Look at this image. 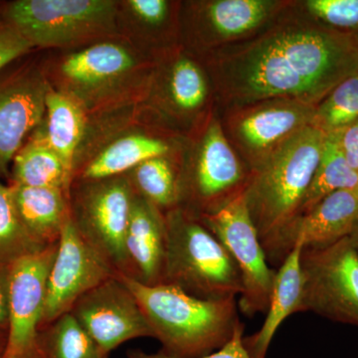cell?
Listing matches in <instances>:
<instances>
[{
	"label": "cell",
	"instance_id": "obj_3",
	"mask_svg": "<svg viewBox=\"0 0 358 358\" xmlns=\"http://www.w3.org/2000/svg\"><path fill=\"white\" fill-rule=\"evenodd\" d=\"M117 277L134 294L160 350L176 358H199L229 343L244 327L236 299L203 300L173 285H145L128 275Z\"/></svg>",
	"mask_w": 358,
	"mask_h": 358
},
{
	"label": "cell",
	"instance_id": "obj_34",
	"mask_svg": "<svg viewBox=\"0 0 358 358\" xmlns=\"http://www.w3.org/2000/svg\"><path fill=\"white\" fill-rule=\"evenodd\" d=\"M339 143L348 164L358 171V120L339 131Z\"/></svg>",
	"mask_w": 358,
	"mask_h": 358
},
{
	"label": "cell",
	"instance_id": "obj_22",
	"mask_svg": "<svg viewBox=\"0 0 358 358\" xmlns=\"http://www.w3.org/2000/svg\"><path fill=\"white\" fill-rule=\"evenodd\" d=\"M301 245L292 251L275 271L267 317L257 333L244 338L252 358H266L268 348L282 322L294 313L303 312V280L301 270Z\"/></svg>",
	"mask_w": 358,
	"mask_h": 358
},
{
	"label": "cell",
	"instance_id": "obj_12",
	"mask_svg": "<svg viewBox=\"0 0 358 358\" xmlns=\"http://www.w3.org/2000/svg\"><path fill=\"white\" fill-rule=\"evenodd\" d=\"M199 220L225 246L239 270L243 288L238 301L240 312L250 317L266 313L277 270L268 262L243 192Z\"/></svg>",
	"mask_w": 358,
	"mask_h": 358
},
{
	"label": "cell",
	"instance_id": "obj_14",
	"mask_svg": "<svg viewBox=\"0 0 358 358\" xmlns=\"http://www.w3.org/2000/svg\"><path fill=\"white\" fill-rule=\"evenodd\" d=\"M117 275L112 264L82 236L70 215L47 282L41 329L70 313L85 294Z\"/></svg>",
	"mask_w": 358,
	"mask_h": 358
},
{
	"label": "cell",
	"instance_id": "obj_40",
	"mask_svg": "<svg viewBox=\"0 0 358 358\" xmlns=\"http://www.w3.org/2000/svg\"><path fill=\"white\" fill-rule=\"evenodd\" d=\"M357 192V195H358V188H357V192Z\"/></svg>",
	"mask_w": 358,
	"mask_h": 358
},
{
	"label": "cell",
	"instance_id": "obj_6",
	"mask_svg": "<svg viewBox=\"0 0 358 358\" xmlns=\"http://www.w3.org/2000/svg\"><path fill=\"white\" fill-rule=\"evenodd\" d=\"M115 0H14L0 11L34 48L77 49L120 37Z\"/></svg>",
	"mask_w": 358,
	"mask_h": 358
},
{
	"label": "cell",
	"instance_id": "obj_26",
	"mask_svg": "<svg viewBox=\"0 0 358 358\" xmlns=\"http://www.w3.org/2000/svg\"><path fill=\"white\" fill-rule=\"evenodd\" d=\"M358 188V171L346 160L339 143V133L327 134L319 166L301 203L300 213L312 209L331 193Z\"/></svg>",
	"mask_w": 358,
	"mask_h": 358
},
{
	"label": "cell",
	"instance_id": "obj_2",
	"mask_svg": "<svg viewBox=\"0 0 358 358\" xmlns=\"http://www.w3.org/2000/svg\"><path fill=\"white\" fill-rule=\"evenodd\" d=\"M155 61L115 37L73 49L44 70L52 88L93 115L140 105Z\"/></svg>",
	"mask_w": 358,
	"mask_h": 358
},
{
	"label": "cell",
	"instance_id": "obj_18",
	"mask_svg": "<svg viewBox=\"0 0 358 358\" xmlns=\"http://www.w3.org/2000/svg\"><path fill=\"white\" fill-rule=\"evenodd\" d=\"M357 220V193L355 190L331 193L262 245L268 262L279 267L299 244L303 249L331 246L350 236Z\"/></svg>",
	"mask_w": 358,
	"mask_h": 358
},
{
	"label": "cell",
	"instance_id": "obj_32",
	"mask_svg": "<svg viewBox=\"0 0 358 358\" xmlns=\"http://www.w3.org/2000/svg\"><path fill=\"white\" fill-rule=\"evenodd\" d=\"M31 50L29 42L0 16V71Z\"/></svg>",
	"mask_w": 358,
	"mask_h": 358
},
{
	"label": "cell",
	"instance_id": "obj_20",
	"mask_svg": "<svg viewBox=\"0 0 358 358\" xmlns=\"http://www.w3.org/2000/svg\"><path fill=\"white\" fill-rule=\"evenodd\" d=\"M129 274L145 285L162 284L166 253L164 213L154 204L134 194L126 240Z\"/></svg>",
	"mask_w": 358,
	"mask_h": 358
},
{
	"label": "cell",
	"instance_id": "obj_35",
	"mask_svg": "<svg viewBox=\"0 0 358 358\" xmlns=\"http://www.w3.org/2000/svg\"><path fill=\"white\" fill-rule=\"evenodd\" d=\"M10 294V265H0V329L7 331Z\"/></svg>",
	"mask_w": 358,
	"mask_h": 358
},
{
	"label": "cell",
	"instance_id": "obj_30",
	"mask_svg": "<svg viewBox=\"0 0 358 358\" xmlns=\"http://www.w3.org/2000/svg\"><path fill=\"white\" fill-rule=\"evenodd\" d=\"M45 248L25 229L10 186L0 182V265H11L18 259Z\"/></svg>",
	"mask_w": 358,
	"mask_h": 358
},
{
	"label": "cell",
	"instance_id": "obj_5",
	"mask_svg": "<svg viewBox=\"0 0 358 358\" xmlns=\"http://www.w3.org/2000/svg\"><path fill=\"white\" fill-rule=\"evenodd\" d=\"M164 217L166 253L162 282L203 300L240 296L241 275L218 238L181 207L166 212Z\"/></svg>",
	"mask_w": 358,
	"mask_h": 358
},
{
	"label": "cell",
	"instance_id": "obj_29",
	"mask_svg": "<svg viewBox=\"0 0 358 358\" xmlns=\"http://www.w3.org/2000/svg\"><path fill=\"white\" fill-rule=\"evenodd\" d=\"M358 120V73L346 78L317 106L312 124L326 134L339 133Z\"/></svg>",
	"mask_w": 358,
	"mask_h": 358
},
{
	"label": "cell",
	"instance_id": "obj_21",
	"mask_svg": "<svg viewBox=\"0 0 358 358\" xmlns=\"http://www.w3.org/2000/svg\"><path fill=\"white\" fill-rule=\"evenodd\" d=\"M173 143L166 138L138 129H127L124 133L115 134L98 148L82 167L76 179L96 180L122 176L145 160L173 155Z\"/></svg>",
	"mask_w": 358,
	"mask_h": 358
},
{
	"label": "cell",
	"instance_id": "obj_31",
	"mask_svg": "<svg viewBox=\"0 0 358 358\" xmlns=\"http://www.w3.org/2000/svg\"><path fill=\"white\" fill-rule=\"evenodd\" d=\"M294 8L317 25L341 33H358V0H305L293 1Z\"/></svg>",
	"mask_w": 358,
	"mask_h": 358
},
{
	"label": "cell",
	"instance_id": "obj_39",
	"mask_svg": "<svg viewBox=\"0 0 358 358\" xmlns=\"http://www.w3.org/2000/svg\"><path fill=\"white\" fill-rule=\"evenodd\" d=\"M4 348H6V346H0V358H2V355H3L4 352Z\"/></svg>",
	"mask_w": 358,
	"mask_h": 358
},
{
	"label": "cell",
	"instance_id": "obj_1",
	"mask_svg": "<svg viewBox=\"0 0 358 358\" xmlns=\"http://www.w3.org/2000/svg\"><path fill=\"white\" fill-rule=\"evenodd\" d=\"M199 59L223 110L275 99L317 106L358 73L352 37L308 20L293 1L255 36Z\"/></svg>",
	"mask_w": 358,
	"mask_h": 358
},
{
	"label": "cell",
	"instance_id": "obj_7",
	"mask_svg": "<svg viewBox=\"0 0 358 358\" xmlns=\"http://www.w3.org/2000/svg\"><path fill=\"white\" fill-rule=\"evenodd\" d=\"M189 157L179 164V205L196 217L214 213L244 192L250 173L213 110L199 129Z\"/></svg>",
	"mask_w": 358,
	"mask_h": 358
},
{
	"label": "cell",
	"instance_id": "obj_8",
	"mask_svg": "<svg viewBox=\"0 0 358 358\" xmlns=\"http://www.w3.org/2000/svg\"><path fill=\"white\" fill-rule=\"evenodd\" d=\"M210 79L196 56L178 46L157 59L145 98L138 106L164 129H199L213 112ZM215 102V101H214Z\"/></svg>",
	"mask_w": 358,
	"mask_h": 358
},
{
	"label": "cell",
	"instance_id": "obj_24",
	"mask_svg": "<svg viewBox=\"0 0 358 358\" xmlns=\"http://www.w3.org/2000/svg\"><path fill=\"white\" fill-rule=\"evenodd\" d=\"M89 115L80 103L57 90L49 89L46 112L41 124L52 150L75 180V162L88 127Z\"/></svg>",
	"mask_w": 358,
	"mask_h": 358
},
{
	"label": "cell",
	"instance_id": "obj_10",
	"mask_svg": "<svg viewBox=\"0 0 358 358\" xmlns=\"http://www.w3.org/2000/svg\"><path fill=\"white\" fill-rule=\"evenodd\" d=\"M127 174L96 180H76L70 192L71 218L82 236L117 271L129 275L124 240L134 199Z\"/></svg>",
	"mask_w": 358,
	"mask_h": 358
},
{
	"label": "cell",
	"instance_id": "obj_38",
	"mask_svg": "<svg viewBox=\"0 0 358 358\" xmlns=\"http://www.w3.org/2000/svg\"><path fill=\"white\" fill-rule=\"evenodd\" d=\"M352 37L353 40H355V43H357V47H358V33H357V34L352 35Z\"/></svg>",
	"mask_w": 358,
	"mask_h": 358
},
{
	"label": "cell",
	"instance_id": "obj_28",
	"mask_svg": "<svg viewBox=\"0 0 358 358\" xmlns=\"http://www.w3.org/2000/svg\"><path fill=\"white\" fill-rule=\"evenodd\" d=\"M39 346L41 358H109L72 313L40 331Z\"/></svg>",
	"mask_w": 358,
	"mask_h": 358
},
{
	"label": "cell",
	"instance_id": "obj_17",
	"mask_svg": "<svg viewBox=\"0 0 358 358\" xmlns=\"http://www.w3.org/2000/svg\"><path fill=\"white\" fill-rule=\"evenodd\" d=\"M50 87L44 68L35 64L0 77V176H7L25 138L43 122Z\"/></svg>",
	"mask_w": 358,
	"mask_h": 358
},
{
	"label": "cell",
	"instance_id": "obj_33",
	"mask_svg": "<svg viewBox=\"0 0 358 358\" xmlns=\"http://www.w3.org/2000/svg\"><path fill=\"white\" fill-rule=\"evenodd\" d=\"M244 327L238 329L234 336L220 350L199 358H252L244 345ZM128 358H176L169 357L162 352L147 353L141 350H131L128 352Z\"/></svg>",
	"mask_w": 358,
	"mask_h": 358
},
{
	"label": "cell",
	"instance_id": "obj_37",
	"mask_svg": "<svg viewBox=\"0 0 358 358\" xmlns=\"http://www.w3.org/2000/svg\"><path fill=\"white\" fill-rule=\"evenodd\" d=\"M6 331L0 329V346H6Z\"/></svg>",
	"mask_w": 358,
	"mask_h": 358
},
{
	"label": "cell",
	"instance_id": "obj_4",
	"mask_svg": "<svg viewBox=\"0 0 358 358\" xmlns=\"http://www.w3.org/2000/svg\"><path fill=\"white\" fill-rule=\"evenodd\" d=\"M326 136L315 127H306L251 173L243 194L262 245L300 213Z\"/></svg>",
	"mask_w": 358,
	"mask_h": 358
},
{
	"label": "cell",
	"instance_id": "obj_9",
	"mask_svg": "<svg viewBox=\"0 0 358 358\" xmlns=\"http://www.w3.org/2000/svg\"><path fill=\"white\" fill-rule=\"evenodd\" d=\"M282 0L179 2L178 44L197 58L251 38L288 6Z\"/></svg>",
	"mask_w": 358,
	"mask_h": 358
},
{
	"label": "cell",
	"instance_id": "obj_19",
	"mask_svg": "<svg viewBox=\"0 0 358 358\" xmlns=\"http://www.w3.org/2000/svg\"><path fill=\"white\" fill-rule=\"evenodd\" d=\"M179 2L167 0L117 1L120 37L157 59L178 44Z\"/></svg>",
	"mask_w": 358,
	"mask_h": 358
},
{
	"label": "cell",
	"instance_id": "obj_13",
	"mask_svg": "<svg viewBox=\"0 0 358 358\" xmlns=\"http://www.w3.org/2000/svg\"><path fill=\"white\" fill-rule=\"evenodd\" d=\"M303 312L358 327V253L350 236L322 249H301Z\"/></svg>",
	"mask_w": 358,
	"mask_h": 358
},
{
	"label": "cell",
	"instance_id": "obj_27",
	"mask_svg": "<svg viewBox=\"0 0 358 358\" xmlns=\"http://www.w3.org/2000/svg\"><path fill=\"white\" fill-rule=\"evenodd\" d=\"M179 164L171 155L157 157L126 174L136 194L166 213L179 205Z\"/></svg>",
	"mask_w": 358,
	"mask_h": 358
},
{
	"label": "cell",
	"instance_id": "obj_15",
	"mask_svg": "<svg viewBox=\"0 0 358 358\" xmlns=\"http://www.w3.org/2000/svg\"><path fill=\"white\" fill-rule=\"evenodd\" d=\"M57 246L58 242L10 265L8 327L2 358H41L40 329Z\"/></svg>",
	"mask_w": 358,
	"mask_h": 358
},
{
	"label": "cell",
	"instance_id": "obj_11",
	"mask_svg": "<svg viewBox=\"0 0 358 358\" xmlns=\"http://www.w3.org/2000/svg\"><path fill=\"white\" fill-rule=\"evenodd\" d=\"M315 106L299 101H262L224 110L221 124L250 173L262 166L282 143L312 124Z\"/></svg>",
	"mask_w": 358,
	"mask_h": 358
},
{
	"label": "cell",
	"instance_id": "obj_25",
	"mask_svg": "<svg viewBox=\"0 0 358 358\" xmlns=\"http://www.w3.org/2000/svg\"><path fill=\"white\" fill-rule=\"evenodd\" d=\"M73 182L74 179L49 145L40 124L14 157L11 185L59 188L70 196Z\"/></svg>",
	"mask_w": 358,
	"mask_h": 358
},
{
	"label": "cell",
	"instance_id": "obj_23",
	"mask_svg": "<svg viewBox=\"0 0 358 358\" xmlns=\"http://www.w3.org/2000/svg\"><path fill=\"white\" fill-rule=\"evenodd\" d=\"M9 186L30 236L44 247L57 243L71 215L69 195L59 188Z\"/></svg>",
	"mask_w": 358,
	"mask_h": 358
},
{
	"label": "cell",
	"instance_id": "obj_16",
	"mask_svg": "<svg viewBox=\"0 0 358 358\" xmlns=\"http://www.w3.org/2000/svg\"><path fill=\"white\" fill-rule=\"evenodd\" d=\"M70 313L108 355L131 339L152 338L138 301L117 275L85 294Z\"/></svg>",
	"mask_w": 358,
	"mask_h": 358
},
{
	"label": "cell",
	"instance_id": "obj_36",
	"mask_svg": "<svg viewBox=\"0 0 358 358\" xmlns=\"http://www.w3.org/2000/svg\"><path fill=\"white\" fill-rule=\"evenodd\" d=\"M350 239L358 253V220L355 229H353L352 234L350 235Z\"/></svg>",
	"mask_w": 358,
	"mask_h": 358
}]
</instances>
